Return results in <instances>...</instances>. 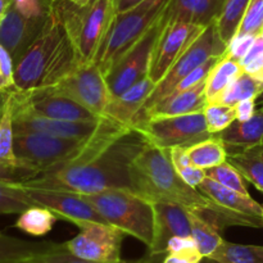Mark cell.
Listing matches in <instances>:
<instances>
[{"instance_id":"5","label":"cell","mask_w":263,"mask_h":263,"mask_svg":"<svg viewBox=\"0 0 263 263\" xmlns=\"http://www.w3.org/2000/svg\"><path fill=\"white\" fill-rule=\"evenodd\" d=\"M171 0H144L131 9L117 13L92 63L107 74L118 59L138 43L158 21Z\"/></svg>"},{"instance_id":"30","label":"cell","mask_w":263,"mask_h":263,"mask_svg":"<svg viewBox=\"0 0 263 263\" xmlns=\"http://www.w3.org/2000/svg\"><path fill=\"white\" fill-rule=\"evenodd\" d=\"M210 258L218 263H263V246H248L223 240Z\"/></svg>"},{"instance_id":"33","label":"cell","mask_w":263,"mask_h":263,"mask_svg":"<svg viewBox=\"0 0 263 263\" xmlns=\"http://www.w3.org/2000/svg\"><path fill=\"white\" fill-rule=\"evenodd\" d=\"M205 175L228 189L235 190V192L243 193V194H249L248 187L246 185V179L230 162L226 161L218 166L205 170Z\"/></svg>"},{"instance_id":"20","label":"cell","mask_w":263,"mask_h":263,"mask_svg":"<svg viewBox=\"0 0 263 263\" xmlns=\"http://www.w3.org/2000/svg\"><path fill=\"white\" fill-rule=\"evenodd\" d=\"M154 86L156 84L149 77H145L121 95L112 98L105 108L104 117L133 127Z\"/></svg>"},{"instance_id":"4","label":"cell","mask_w":263,"mask_h":263,"mask_svg":"<svg viewBox=\"0 0 263 263\" xmlns=\"http://www.w3.org/2000/svg\"><path fill=\"white\" fill-rule=\"evenodd\" d=\"M54 4L81 63H92L117 14L112 0H90L81 5L54 0Z\"/></svg>"},{"instance_id":"24","label":"cell","mask_w":263,"mask_h":263,"mask_svg":"<svg viewBox=\"0 0 263 263\" xmlns=\"http://www.w3.org/2000/svg\"><path fill=\"white\" fill-rule=\"evenodd\" d=\"M241 72L244 71L239 62L230 58L225 51L216 62L205 80V95L208 102H212L220 97Z\"/></svg>"},{"instance_id":"21","label":"cell","mask_w":263,"mask_h":263,"mask_svg":"<svg viewBox=\"0 0 263 263\" xmlns=\"http://www.w3.org/2000/svg\"><path fill=\"white\" fill-rule=\"evenodd\" d=\"M215 136L222 141L228 154L261 145L263 144V110H257L248 121L235 120L225 130L215 134Z\"/></svg>"},{"instance_id":"17","label":"cell","mask_w":263,"mask_h":263,"mask_svg":"<svg viewBox=\"0 0 263 263\" xmlns=\"http://www.w3.org/2000/svg\"><path fill=\"white\" fill-rule=\"evenodd\" d=\"M48 17L28 18L23 15L14 4L9 8L0 23V45L10 54L14 64L40 35Z\"/></svg>"},{"instance_id":"1","label":"cell","mask_w":263,"mask_h":263,"mask_svg":"<svg viewBox=\"0 0 263 263\" xmlns=\"http://www.w3.org/2000/svg\"><path fill=\"white\" fill-rule=\"evenodd\" d=\"M149 141L134 127H128L91 159L81 164L41 174L21 182V186L62 190L74 194H95L107 190H130L135 193L131 167Z\"/></svg>"},{"instance_id":"34","label":"cell","mask_w":263,"mask_h":263,"mask_svg":"<svg viewBox=\"0 0 263 263\" xmlns=\"http://www.w3.org/2000/svg\"><path fill=\"white\" fill-rule=\"evenodd\" d=\"M208 131L212 135L221 133L236 120L235 107L234 105L207 103L203 109Z\"/></svg>"},{"instance_id":"49","label":"cell","mask_w":263,"mask_h":263,"mask_svg":"<svg viewBox=\"0 0 263 263\" xmlns=\"http://www.w3.org/2000/svg\"><path fill=\"white\" fill-rule=\"evenodd\" d=\"M262 110H263V107H262Z\"/></svg>"},{"instance_id":"2","label":"cell","mask_w":263,"mask_h":263,"mask_svg":"<svg viewBox=\"0 0 263 263\" xmlns=\"http://www.w3.org/2000/svg\"><path fill=\"white\" fill-rule=\"evenodd\" d=\"M134 189L151 202L179 204L189 211H200L222 231L229 226H240V221L216 204L181 179L170 157V149L149 143L136 157L131 167Z\"/></svg>"},{"instance_id":"23","label":"cell","mask_w":263,"mask_h":263,"mask_svg":"<svg viewBox=\"0 0 263 263\" xmlns=\"http://www.w3.org/2000/svg\"><path fill=\"white\" fill-rule=\"evenodd\" d=\"M55 246L51 241H28L0 233V263H21L45 253Z\"/></svg>"},{"instance_id":"50","label":"cell","mask_w":263,"mask_h":263,"mask_svg":"<svg viewBox=\"0 0 263 263\" xmlns=\"http://www.w3.org/2000/svg\"><path fill=\"white\" fill-rule=\"evenodd\" d=\"M262 208H263V204H262Z\"/></svg>"},{"instance_id":"3","label":"cell","mask_w":263,"mask_h":263,"mask_svg":"<svg viewBox=\"0 0 263 263\" xmlns=\"http://www.w3.org/2000/svg\"><path fill=\"white\" fill-rule=\"evenodd\" d=\"M81 64L53 2L43 31L14 64V90L21 92L48 90Z\"/></svg>"},{"instance_id":"29","label":"cell","mask_w":263,"mask_h":263,"mask_svg":"<svg viewBox=\"0 0 263 263\" xmlns=\"http://www.w3.org/2000/svg\"><path fill=\"white\" fill-rule=\"evenodd\" d=\"M58 216L50 210L40 205H32L20 213L14 228L32 236H44L53 230Z\"/></svg>"},{"instance_id":"19","label":"cell","mask_w":263,"mask_h":263,"mask_svg":"<svg viewBox=\"0 0 263 263\" xmlns=\"http://www.w3.org/2000/svg\"><path fill=\"white\" fill-rule=\"evenodd\" d=\"M207 103L208 100L207 95H205V81H203L199 85H197V86L192 87V89L168 94L163 99L159 100L158 103H156L153 107L149 108L135 123L140 122V121L145 120V118L174 117V116L203 112Z\"/></svg>"},{"instance_id":"43","label":"cell","mask_w":263,"mask_h":263,"mask_svg":"<svg viewBox=\"0 0 263 263\" xmlns=\"http://www.w3.org/2000/svg\"><path fill=\"white\" fill-rule=\"evenodd\" d=\"M141 2H144V0H112L116 13H122L125 10L131 9V8H134Z\"/></svg>"},{"instance_id":"14","label":"cell","mask_w":263,"mask_h":263,"mask_svg":"<svg viewBox=\"0 0 263 263\" xmlns=\"http://www.w3.org/2000/svg\"><path fill=\"white\" fill-rule=\"evenodd\" d=\"M25 189L36 205L48 208L59 218L69 221L77 228L92 222L108 223L102 217V215L81 195L62 192V190L36 189V187H25Z\"/></svg>"},{"instance_id":"40","label":"cell","mask_w":263,"mask_h":263,"mask_svg":"<svg viewBox=\"0 0 263 263\" xmlns=\"http://www.w3.org/2000/svg\"><path fill=\"white\" fill-rule=\"evenodd\" d=\"M259 36V35H258ZM257 35L251 33H243V35H235L226 49V54L235 61H241L247 55L251 48L253 46L254 41L258 37Z\"/></svg>"},{"instance_id":"13","label":"cell","mask_w":263,"mask_h":263,"mask_svg":"<svg viewBox=\"0 0 263 263\" xmlns=\"http://www.w3.org/2000/svg\"><path fill=\"white\" fill-rule=\"evenodd\" d=\"M205 27L193 22L166 23L152 54L149 79L158 84Z\"/></svg>"},{"instance_id":"48","label":"cell","mask_w":263,"mask_h":263,"mask_svg":"<svg viewBox=\"0 0 263 263\" xmlns=\"http://www.w3.org/2000/svg\"><path fill=\"white\" fill-rule=\"evenodd\" d=\"M261 36L263 37V30H262V32H261Z\"/></svg>"},{"instance_id":"47","label":"cell","mask_w":263,"mask_h":263,"mask_svg":"<svg viewBox=\"0 0 263 263\" xmlns=\"http://www.w3.org/2000/svg\"><path fill=\"white\" fill-rule=\"evenodd\" d=\"M200 263H218V262L215 261V259H212V258H203Z\"/></svg>"},{"instance_id":"32","label":"cell","mask_w":263,"mask_h":263,"mask_svg":"<svg viewBox=\"0 0 263 263\" xmlns=\"http://www.w3.org/2000/svg\"><path fill=\"white\" fill-rule=\"evenodd\" d=\"M170 157H171V162L177 174L190 186L198 187L200 182L207 177L205 170L199 168V167L194 166L192 163L185 146H174V148H171L170 149Z\"/></svg>"},{"instance_id":"45","label":"cell","mask_w":263,"mask_h":263,"mask_svg":"<svg viewBox=\"0 0 263 263\" xmlns=\"http://www.w3.org/2000/svg\"><path fill=\"white\" fill-rule=\"evenodd\" d=\"M12 90H0V118H2L3 110H4L5 103H7L8 98H9V94Z\"/></svg>"},{"instance_id":"42","label":"cell","mask_w":263,"mask_h":263,"mask_svg":"<svg viewBox=\"0 0 263 263\" xmlns=\"http://www.w3.org/2000/svg\"><path fill=\"white\" fill-rule=\"evenodd\" d=\"M235 113H236V120L238 121H248L256 115V100L248 99V100H241V102L236 103L235 105Z\"/></svg>"},{"instance_id":"28","label":"cell","mask_w":263,"mask_h":263,"mask_svg":"<svg viewBox=\"0 0 263 263\" xmlns=\"http://www.w3.org/2000/svg\"><path fill=\"white\" fill-rule=\"evenodd\" d=\"M186 152L192 163L202 170L212 168L228 161V151L215 135L187 146Z\"/></svg>"},{"instance_id":"10","label":"cell","mask_w":263,"mask_h":263,"mask_svg":"<svg viewBox=\"0 0 263 263\" xmlns=\"http://www.w3.org/2000/svg\"><path fill=\"white\" fill-rule=\"evenodd\" d=\"M164 12L148 32L134 44L105 74L112 98L118 97L135 84L148 77L152 54L162 30L166 26Z\"/></svg>"},{"instance_id":"11","label":"cell","mask_w":263,"mask_h":263,"mask_svg":"<svg viewBox=\"0 0 263 263\" xmlns=\"http://www.w3.org/2000/svg\"><path fill=\"white\" fill-rule=\"evenodd\" d=\"M45 91L69 98L100 117L112 99L105 76L94 63L81 64Z\"/></svg>"},{"instance_id":"26","label":"cell","mask_w":263,"mask_h":263,"mask_svg":"<svg viewBox=\"0 0 263 263\" xmlns=\"http://www.w3.org/2000/svg\"><path fill=\"white\" fill-rule=\"evenodd\" d=\"M249 3L251 0H223L222 7L215 20V25L221 40L226 45H229L238 33Z\"/></svg>"},{"instance_id":"6","label":"cell","mask_w":263,"mask_h":263,"mask_svg":"<svg viewBox=\"0 0 263 263\" xmlns=\"http://www.w3.org/2000/svg\"><path fill=\"white\" fill-rule=\"evenodd\" d=\"M109 225L134 236L146 247L154 238V208L151 200L130 190H107L81 195Z\"/></svg>"},{"instance_id":"46","label":"cell","mask_w":263,"mask_h":263,"mask_svg":"<svg viewBox=\"0 0 263 263\" xmlns=\"http://www.w3.org/2000/svg\"><path fill=\"white\" fill-rule=\"evenodd\" d=\"M67 2H71V3H74V4L81 5V4H85V3L90 2V0H67Z\"/></svg>"},{"instance_id":"37","label":"cell","mask_w":263,"mask_h":263,"mask_svg":"<svg viewBox=\"0 0 263 263\" xmlns=\"http://www.w3.org/2000/svg\"><path fill=\"white\" fill-rule=\"evenodd\" d=\"M239 64L244 72L263 81V37L261 35L256 39L247 55L239 61Z\"/></svg>"},{"instance_id":"18","label":"cell","mask_w":263,"mask_h":263,"mask_svg":"<svg viewBox=\"0 0 263 263\" xmlns=\"http://www.w3.org/2000/svg\"><path fill=\"white\" fill-rule=\"evenodd\" d=\"M18 92L33 112L45 117L61 121H76V122L98 121L102 118L85 108L84 105L63 95H57L45 90L35 92Z\"/></svg>"},{"instance_id":"15","label":"cell","mask_w":263,"mask_h":263,"mask_svg":"<svg viewBox=\"0 0 263 263\" xmlns=\"http://www.w3.org/2000/svg\"><path fill=\"white\" fill-rule=\"evenodd\" d=\"M154 208V238L148 256L153 263H162L167 243L174 236H192L187 210L167 202H152Z\"/></svg>"},{"instance_id":"38","label":"cell","mask_w":263,"mask_h":263,"mask_svg":"<svg viewBox=\"0 0 263 263\" xmlns=\"http://www.w3.org/2000/svg\"><path fill=\"white\" fill-rule=\"evenodd\" d=\"M198 0H171L164 10L167 23L193 22Z\"/></svg>"},{"instance_id":"44","label":"cell","mask_w":263,"mask_h":263,"mask_svg":"<svg viewBox=\"0 0 263 263\" xmlns=\"http://www.w3.org/2000/svg\"><path fill=\"white\" fill-rule=\"evenodd\" d=\"M13 0H0V23L4 20L5 14L8 13L9 8L12 7Z\"/></svg>"},{"instance_id":"7","label":"cell","mask_w":263,"mask_h":263,"mask_svg":"<svg viewBox=\"0 0 263 263\" xmlns=\"http://www.w3.org/2000/svg\"><path fill=\"white\" fill-rule=\"evenodd\" d=\"M228 49V45L221 40L220 35L216 28L215 21L204 28L202 33L197 37V40L184 51L181 57L174 63V66L168 69L166 74L162 77L161 81L156 84L154 90L149 95L148 100L144 104L143 109L139 113L138 118L141 117L149 108L153 107L156 103L163 99L166 95L170 94L172 89L186 77L190 72L194 71L199 66L213 58V57H221ZM135 121V122H136ZM134 122V123H135Z\"/></svg>"},{"instance_id":"16","label":"cell","mask_w":263,"mask_h":263,"mask_svg":"<svg viewBox=\"0 0 263 263\" xmlns=\"http://www.w3.org/2000/svg\"><path fill=\"white\" fill-rule=\"evenodd\" d=\"M198 190L226 212L238 217L246 228L263 229L262 205L249 194L228 189L210 177L200 182Z\"/></svg>"},{"instance_id":"36","label":"cell","mask_w":263,"mask_h":263,"mask_svg":"<svg viewBox=\"0 0 263 263\" xmlns=\"http://www.w3.org/2000/svg\"><path fill=\"white\" fill-rule=\"evenodd\" d=\"M263 30V0H251L243 21L240 23L238 33H251V35H261Z\"/></svg>"},{"instance_id":"35","label":"cell","mask_w":263,"mask_h":263,"mask_svg":"<svg viewBox=\"0 0 263 263\" xmlns=\"http://www.w3.org/2000/svg\"><path fill=\"white\" fill-rule=\"evenodd\" d=\"M21 263H98L92 261H86V259L79 258L69 253L63 244H57L51 249H49L45 253H41L39 256L32 257V258L23 261ZM118 263H151L149 257H144L140 259H128V261H121Z\"/></svg>"},{"instance_id":"27","label":"cell","mask_w":263,"mask_h":263,"mask_svg":"<svg viewBox=\"0 0 263 263\" xmlns=\"http://www.w3.org/2000/svg\"><path fill=\"white\" fill-rule=\"evenodd\" d=\"M263 94V81L256 79L247 72H241L228 89L216 98L215 100L208 103H217V104L235 105L241 100L254 99Z\"/></svg>"},{"instance_id":"9","label":"cell","mask_w":263,"mask_h":263,"mask_svg":"<svg viewBox=\"0 0 263 263\" xmlns=\"http://www.w3.org/2000/svg\"><path fill=\"white\" fill-rule=\"evenodd\" d=\"M133 127L140 131L149 143L164 149L174 146L187 148L213 136L208 131L203 112L174 117L145 118Z\"/></svg>"},{"instance_id":"22","label":"cell","mask_w":263,"mask_h":263,"mask_svg":"<svg viewBox=\"0 0 263 263\" xmlns=\"http://www.w3.org/2000/svg\"><path fill=\"white\" fill-rule=\"evenodd\" d=\"M187 215L190 220L192 236L197 243L200 254L204 258H210L225 240L221 236V230L215 222H212L199 211L187 210Z\"/></svg>"},{"instance_id":"25","label":"cell","mask_w":263,"mask_h":263,"mask_svg":"<svg viewBox=\"0 0 263 263\" xmlns=\"http://www.w3.org/2000/svg\"><path fill=\"white\" fill-rule=\"evenodd\" d=\"M230 162L246 179L263 193V144L228 154Z\"/></svg>"},{"instance_id":"39","label":"cell","mask_w":263,"mask_h":263,"mask_svg":"<svg viewBox=\"0 0 263 263\" xmlns=\"http://www.w3.org/2000/svg\"><path fill=\"white\" fill-rule=\"evenodd\" d=\"M54 0H13L14 7L28 18H46Z\"/></svg>"},{"instance_id":"41","label":"cell","mask_w":263,"mask_h":263,"mask_svg":"<svg viewBox=\"0 0 263 263\" xmlns=\"http://www.w3.org/2000/svg\"><path fill=\"white\" fill-rule=\"evenodd\" d=\"M204 257L198 248L182 249V251L167 252L164 253L162 263H200Z\"/></svg>"},{"instance_id":"8","label":"cell","mask_w":263,"mask_h":263,"mask_svg":"<svg viewBox=\"0 0 263 263\" xmlns=\"http://www.w3.org/2000/svg\"><path fill=\"white\" fill-rule=\"evenodd\" d=\"M13 128L14 134L36 133L71 140H87L97 135L107 123L108 117L103 116L98 121H61L45 117L33 112L25 103L20 92L12 91Z\"/></svg>"},{"instance_id":"12","label":"cell","mask_w":263,"mask_h":263,"mask_svg":"<svg viewBox=\"0 0 263 263\" xmlns=\"http://www.w3.org/2000/svg\"><path fill=\"white\" fill-rule=\"evenodd\" d=\"M80 233L63 243L73 256L98 263H118L126 234L109 223L92 222L81 226Z\"/></svg>"},{"instance_id":"31","label":"cell","mask_w":263,"mask_h":263,"mask_svg":"<svg viewBox=\"0 0 263 263\" xmlns=\"http://www.w3.org/2000/svg\"><path fill=\"white\" fill-rule=\"evenodd\" d=\"M36 205L25 187L0 180V216L17 215Z\"/></svg>"}]
</instances>
